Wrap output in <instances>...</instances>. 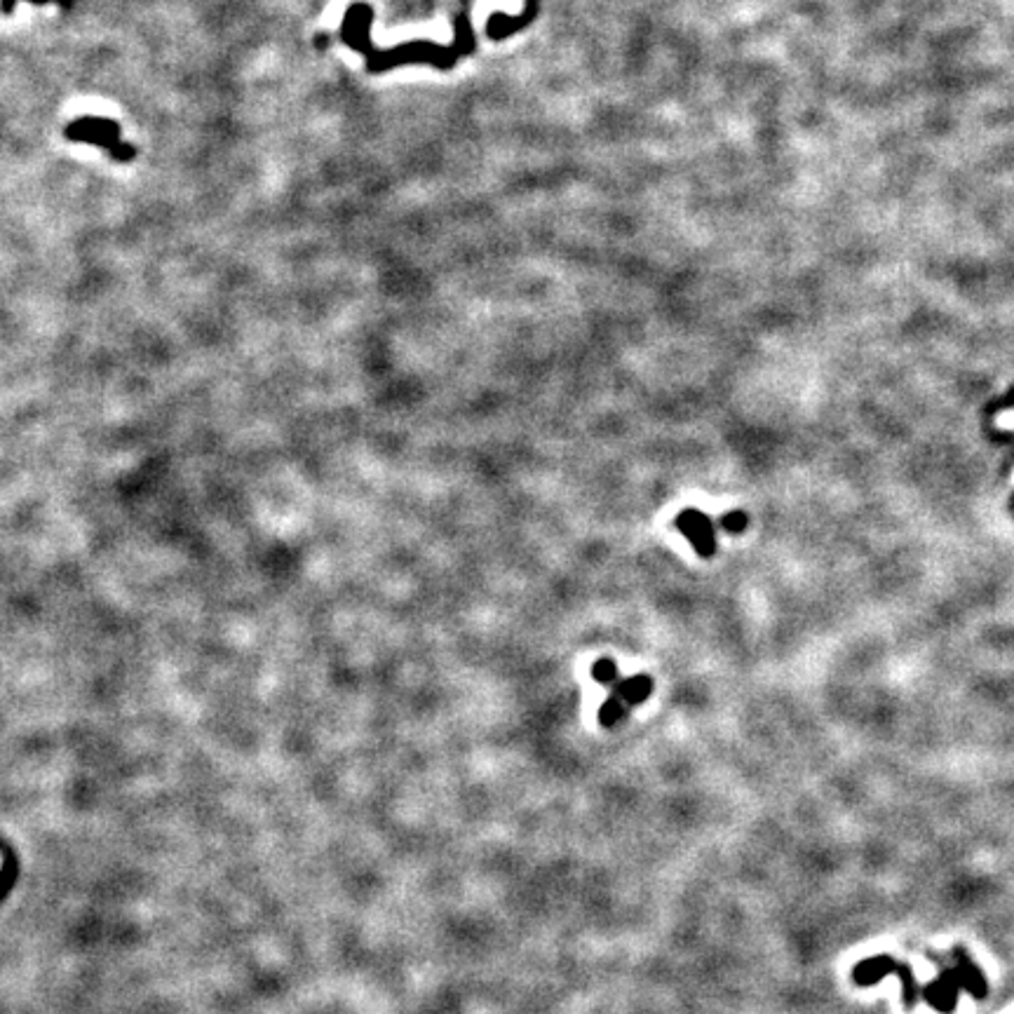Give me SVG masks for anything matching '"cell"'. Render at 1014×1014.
<instances>
[{"mask_svg": "<svg viewBox=\"0 0 1014 1014\" xmlns=\"http://www.w3.org/2000/svg\"><path fill=\"white\" fill-rule=\"evenodd\" d=\"M592 676L597 684H601V686H613L618 681V667L613 660H609V657H601V660H597L592 667Z\"/></svg>", "mask_w": 1014, "mask_h": 1014, "instance_id": "4", "label": "cell"}, {"mask_svg": "<svg viewBox=\"0 0 1014 1014\" xmlns=\"http://www.w3.org/2000/svg\"><path fill=\"white\" fill-rule=\"evenodd\" d=\"M613 695H618V698L622 700V702L628 704V707H637V704L646 702L648 700V695H651L653 691V681L648 674H634V676H628V679H618L616 684H613Z\"/></svg>", "mask_w": 1014, "mask_h": 1014, "instance_id": "2", "label": "cell"}, {"mask_svg": "<svg viewBox=\"0 0 1014 1014\" xmlns=\"http://www.w3.org/2000/svg\"><path fill=\"white\" fill-rule=\"evenodd\" d=\"M721 528L728 534H742L747 528V515L742 510H733L721 516Z\"/></svg>", "mask_w": 1014, "mask_h": 1014, "instance_id": "5", "label": "cell"}, {"mask_svg": "<svg viewBox=\"0 0 1014 1014\" xmlns=\"http://www.w3.org/2000/svg\"><path fill=\"white\" fill-rule=\"evenodd\" d=\"M676 528L681 534L686 535L688 543L693 545V550L698 552L700 557L710 559L716 554V534L714 524L710 522V516L702 515L700 510H684L676 516Z\"/></svg>", "mask_w": 1014, "mask_h": 1014, "instance_id": "1", "label": "cell"}, {"mask_svg": "<svg viewBox=\"0 0 1014 1014\" xmlns=\"http://www.w3.org/2000/svg\"><path fill=\"white\" fill-rule=\"evenodd\" d=\"M1000 425H1014V414H1012V416L1000 418Z\"/></svg>", "mask_w": 1014, "mask_h": 1014, "instance_id": "6", "label": "cell"}, {"mask_svg": "<svg viewBox=\"0 0 1014 1014\" xmlns=\"http://www.w3.org/2000/svg\"><path fill=\"white\" fill-rule=\"evenodd\" d=\"M628 710H629L628 704L622 702V700L618 698V695H613V693H610V698L606 700V702L601 704V707H599V723H601V726H604V728L618 726V723H620V721H625V716H628Z\"/></svg>", "mask_w": 1014, "mask_h": 1014, "instance_id": "3", "label": "cell"}]
</instances>
